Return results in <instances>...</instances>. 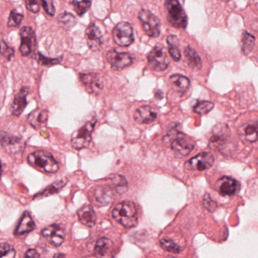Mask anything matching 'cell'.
Here are the masks:
<instances>
[{"label":"cell","instance_id":"obj_9","mask_svg":"<svg viewBox=\"0 0 258 258\" xmlns=\"http://www.w3.org/2000/svg\"><path fill=\"white\" fill-rule=\"evenodd\" d=\"M106 58L110 66L114 70L120 71L134 62V58L127 52H119L116 49H111L106 54Z\"/></svg>","mask_w":258,"mask_h":258},{"label":"cell","instance_id":"obj_40","mask_svg":"<svg viewBox=\"0 0 258 258\" xmlns=\"http://www.w3.org/2000/svg\"><path fill=\"white\" fill-rule=\"evenodd\" d=\"M25 6L27 10L31 13H38L40 12V7L39 0H25Z\"/></svg>","mask_w":258,"mask_h":258},{"label":"cell","instance_id":"obj_3","mask_svg":"<svg viewBox=\"0 0 258 258\" xmlns=\"http://www.w3.org/2000/svg\"><path fill=\"white\" fill-rule=\"evenodd\" d=\"M167 19L169 23L176 28L185 29L188 24V17L178 0H165Z\"/></svg>","mask_w":258,"mask_h":258},{"label":"cell","instance_id":"obj_30","mask_svg":"<svg viewBox=\"0 0 258 258\" xmlns=\"http://www.w3.org/2000/svg\"><path fill=\"white\" fill-rule=\"evenodd\" d=\"M255 42H256V38L254 36L251 35L245 31L243 32L241 49L244 55H249L253 51L255 46Z\"/></svg>","mask_w":258,"mask_h":258},{"label":"cell","instance_id":"obj_8","mask_svg":"<svg viewBox=\"0 0 258 258\" xmlns=\"http://www.w3.org/2000/svg\"><path fill=\"white\" fill-rule=\"evenodd\" d=\"M112 36L118 46H130L134 42V28L129 22H120L113 29Z\"/></svg>","mask_w":258,"mask_h":258},{"label":"cell","instance_id":"obj_16","mask_svg":"<svg viewBox=\"0 0 258 258\" xmlns=\"http://www.w3.org/2000/svg\"><path fill=\"white\" fill-rule=\"evenodd\" d=\"M239 188V182L229 176H223L215 184L216 189L223 196H234Z\"/></svg>","mask_w":258,"mask_h":258},{"label":"cell","instance_id":"obj_6","mask_svg":"<svg viewBox=\"0 0 258 258\" xmlns=\"http://www.w3.org/2000/svg\"><path fill=\"white\" fill-rule=\"evenodd\" d=\"M231 133L229 126L225 123L216 125L211 131L209 139V147L214 150H220L228 145L230 140Z\"/></svg>","mask_w":258,"mask_h":258},{"label":"cell","instance_id":"obj_44","mask_svg":"<svg viewBox=\"0 0 258 258\" xmlns=\"http://www.w3.org/2000/svg\"><path fill=\"white\" fill-rule=\"evenodd\" d=\"M155 96L156 99L161 100V99H162L163 98H164V93H163V92L161 91V90H156V92L155 93Z\"/></svg>","mask_w":258,"mask_h":258},{"label":"cell","instance_id":"obj_42","mask_svg":"<svg viewBox=\"0 0 258 258\" xmlns=\"http://www.w3.org/2000/svg\"><path fill=\"white\" fill-rule=\"evenodd\" d=\"M42 6L44 9L46 14L50 16H53L55 13V9L54 7L52 0H41Z\"/></svg>","mask_w":258,"mask_h":258},{"label":"cell","instance_id":"obj_17","mask_svg":"<svg viewBox=\"0 0 258 258\" xmlns=\"http://www.w3.org/2000/svg\"><path fill=\"white\" fill-rule=\"evenodd\" d=\"M158 117L156 111L149 105L140 107L134 114V120L140 124H149L155 121Z\"/></svg>","mask_w":258,"mask_h":258},{"label":"cell","instance_id":"obj_36","mask_svg":"<svg viewBox=\"0 0 258 258\" xmlns=\"http://www.w3.org/2000/svg\"><path fill=\"white\" fill-rule=\"evenodd\" d=\"M16 252L14 247L7 243H0V258H13Z\"/></svg>","mask_w":258,"mask_h":258},{"label":"cell","instance_id":"obj_7","mask_svg":"<svg viewBox=\"0 0 258 258\" xmlns=\"http://www.w3.org/2000/svg\"><path fill=\"white\" fill-rule=\"evenodd\" d=\"M149 67L155 72H164L170 66V60L165 49L161 46H155L147 55Z\"/></svg>","mask_w":258,"mask_h":258},{"label":"cell","instance_id":"obj_24","mask_svg":"<svg viewBox=\"0 0 258 258\" xmlns=\"http://www.w3.org/2000/svg\"><path fill=\"white\" fill-rule=\"evenodd\" d=\"M170 83L175 91L180 95L185 94L191 85V82L188 78L178 74L170 77Z\"/></svg>","mask_w":258,"mask_h":258},{"label":"cell","instance_id":"obj_32","mask_svg":"<svg viewBox=\"0 0 258 258\" xmlns=\"http://www.w3.org/2000/svg\"><path fill=\"white\" fill-rule=\"evenodd\" d=\"M160 244L164 250L171 252V253H179L184 249L183 247L170 238H162L160 240Z\"/></svg>","mask_w":258,"mask_h":258},{"label":"cell","instance_id":"obj_39","mask_svg":"<svg viewBox=\"0 0 258 258\" xmlns=\"http://www.w3.org/2000/svg\"><path fill=\"white\" fill-rule=\"evenodd\" d=\"M203 205L204 207H205L208 211H211V212L215 211L216 208H217V202L213 201L211 196L208 194V193L204 196Z\"/></svg>","mask_w":258,"mask_h":258},{"label":"cell","instance_id":"obj_5","mask_svg":"<svg viewBox=\"0 0 258 258\" xmlns=\"http://www.w3.org/2000/svg\"><path fill=\"white\" fill-rule=\"evenodd\" d=\"M139 20L143 29L148 36L158 37L161 34V22L152 12L147 10H141L138 15Z\"/></svg>","mask_w":258,"mask_h":258},{"label":"cell","instance_id":"obj_35","mask_svg":"<svg viewBox=\"0 0 258 258\" xmlns=\"http://www.w3.org/2000/svg\"><path fill=\"white\" fill-rule=\"evenodd\" d=\"M60 24L66 30L72 29L77 24V19L73 15L69 13H64L59 16L58 19Z\"/></svg>","mask_w":258,"mask_h":258},{"label":"cell","instance_id":"obj_28","mask_svg":"<svg viewBox=\"0 0 258 258\" xmlns=\"http://www.w3.org/2000/svg\"><path fill=\"white\" fill-rule=\"evenodd\" d=\"M68 179H62L60 180L56 181L54 183L51 184L49 186L46 187L43 191L39 194L36 195L34 196V199H40V198L47 197V196H52V195L58 193V191H61L66 184H67Z\"/></svg>","mask_w":258,"mask_h":258},{"label":"cell","instance_id":"obj_13","mask_svg":"<svg viewBox=\"0 0 258 258\" xmlns=\"http://www.w3.org/2000/svg\"><path fill=\"white\" fill-rule=\"evenodd\" d=\"M80 80L84 84L87 91L91 94H99L103 89V81L98 74H81Z\"/></svg>","mask_w":258,"mask_h":258},{"label":"cell","instance_id":"obj_34","mask_svg":"<svg viewBox=\"0 0 258 258\" xmlns=\"http://www.w3.org/2000/svg\"><path fill=\"white\" fill-rule=\"evenodd\" d=\"M214 104L209 101H199L193 108V111L199 114H206L212 111Z\"/></svg>","mask_w":258,"mask_h":258},{"label":"cell","instance_id":"obj_46","mask_svg":"<svg viewBox=\"0 0 258 258\" xmlns=\"http://www.w3.org/2000/svg\"><path fill=\"white\" fill-rule=\"evenodd\" d=\"M56 256H64V255L61 254V253H60V254L55 255V256H54V257H56Z\"/></svg>","mask_w":258,"mask_h":258},{"label":"cell","instance_id":"obj_41","mask_svg":"<svg viewBox=\"0 0 258 258\" xmlns=\"http://www.w3.org/2000/svg\"><path fill=\"white\" fill-rule=\"evenodd\" d=\"M62 59V58H46V57L43 56V55H40L39 56L38 61L40 64H41L42 66H54V64H58L61 61V60Z\"/></svg>","mask_w":258,"mask_h":258},{"label":"cell","instance_id":"obj_43","mask_svg":"<svg viewBox=\"0 0 258 258\" xmlns=\"http://www.w3.org/2000/svg\"><path fill=\"white\" fill-rule=\"evenodd\" d=\"M25 257H40V254L35 249H29L25 253Z\"/></svg>","mask_w":258,"mask_h":258},{"label":"cell","instance_id":"obj_14","mask_svg":"<svg viewBox=\"0 0 258 258\" xmlns=\"http://www.w3.org/2000/svg\"><path fill=\"white\" fill-rule=\"evenodd\" d=\"M0 145L9 153L17 154L25 148V143L22 139L10 134L0 132Z\"/></svg>","mask_w":258,"mask_h":258},{"label":"cell","instance_id":"obj_38","mask_svg":"<svg viewBox=\"0 0 258 258\" xmlns=\"http://www.w3.org/2000/svg\"><path fill=\"white\" fill-rule=\"evenodd\" d=\"M0 54L7 59L11 60V58L14 56L15 49L9 46L5 41L2 40L0 42Z\"/></svg>","mask_w":258,"mask_h":258},{"label":"cell","instance_id":"obj_18","mask_svg":"<svg viewBox=\"0 0 258 258\" xmlns=\"http://www.w3.org/2000/svg\"><path fill=\"white\" fill-rule=\"evenodd\" d=\"M257 122L244 123L238 129V134L244 143H255L257 140Z\"/></svg>","mask_w":258,"mask_h":258},{"label":"cell","instance_id":"obj_2","mask_svg":"<svg viewBox=\"0 0 258 258\" xmlns=\"http://www.w3.org/2000/svg\"><path fill=\"white\" fill-rule=\"evenodd\" d=\"M28 161L33 167L47 173H56L59 164L52 154L44 150H38L30 154Z\"/></svg>","mask_w":258,"mask_h":258},{"label":"cell","instance_id":"obj_25","mask_svg":"<svg viewBox=\"0 0 258 258\" xmlns=\"http://www.w3.org/2000/svg\"><path fill=\"white\" fill-rule=\"evenodd\" d=\"M113 242L110 238L102 237L99 238L95 246V255L99 257H107L111 256Z\"/></svg>","mask_w":258,"mask_h":258},{"label":"cell","instance_id":"obj_27","mask_svg":"<svg viewBox=\"0 0 258 258\" xmlns=\"http://www.w3.org/2000/svg\"><path fill=\"white\" fill-rule=\"evenodd\" d=\"M187 64L193 71H199L202 68V61L200 55L191 46H187L184 50Z\"/></svg>","mask_w":258,"mask_h":258},{"label":"cell","instance_id":"obj_47","mask_svg":"<svg viewBox=\"0 0 258 258\" xmlns=\"http://www.w3.org/2000/svg\"><path fill=\"white\" fill-rule=\"evenodd\" d=\"M223 1H224V2H229L230 0H223Z\"/></svg>","mask_w":258,"mask_h":258},{"label":"cell","instance_id":"obj_26","mask_svg":"<svg viewBox=\"0 0 258 258\" xmlns=\"http://www.w3.org/2000/svg\"><path fill=\"white\" fill-rule=\"evenodd\" d=\"M49 114L46 110L37 109L28 116V120L30 124L35 128L40 129L46 124Z\"/></svg>","mask_w":258,"mask_h":258},{"label":"cell","instance_id":"obj_20","mask_svg":"<svg viewBox=\"0 0 258 258\" xmlns=\"http://www.w3.org/2000/svg\"><path fill=\"white\" fill-rule=\"evenodd\" d=\"M28 93H29V90L27 87H22L20 92L16 95L10 108L13 115L19 117L22 114L28 104L27 96Z\"/></svg>","mask_w":258,"mask_h":258},{"label":"cell","instance_id":"obj_10","mask_svg":"<svg viewBox=\"0 0 258 258\" xmlns=\"http://www.w3.org/2000/svg\"><path fill=\"white\" fill-rule=\"evenodd\" d=\"M215 158L211 152H202L196 155L194 158H191L185 164L186 168L190 170H208L214 165Z\"/></svg>","mask_w":258,"mask_h":258},{"label":"cell","instance_id":"obj_4","mask_svg":"<svg viewBox=\"0 0 258 258\" xmlns=\"http://www.w3.org/2000/svg\"><path fill=\"white\" fill-rule=\"evenodd\" d=\"M96 123V119L94 117L72 134V146L74 149L81 150L90 146Z\"/></svg>","mask_w":258,"mask_h":258},{"label":"cell","instance_id":"obj_29","mask_svg":"<svg viewBox=\"0 0 258 258\" xmlns=\"http://www.w3.org/2000/svg\"><path fill=\"white\" fill-rule=\"evenodd\" d=\"M167 44H168V51L171 58L176 62L180 61L182 55L179 50V41L176 36L170 35L167 38Z\"/></svg>","mask_w":258,"mask_h":258},{"label":"cell","instance_id":"obj_37","mask_svg":"<svg viewBox=\"0 0 258 258\" xmlns=\"http://www.w3.org/2000/svg\"><path fill=\"white\" fill-rule=\"evenodd\" d=\"M23 18V15L17 13L16 10H13L11 13H10L7 25H8L10 28H18V27L21 25V23H22Z\"/></svg>","mask_w":258,"mask_h":258},{"label":"cell","instance_id":"obj_22","mask_svg":"<svg viewBox=\"0 0 258 258\" xmlns=\"http://www.w3.org/2000/svg\"><path fill=\"white\" fill-rule=\"evenodd\" d=\"M94 198L97 205L100 206L109 205L114 200V191L109 186H99L96 188Z\"/></svg>","mask_w":258,"mask_h":258},{"label":"cell","instance_id":"obj_45","mask_svg":"<svg viewBox=\"0 0 258 258\" xmlns=\"http://www.w3.org/2000/svg\"><path fill=\"white\" fill-rule=\"evenodd\" d=\"M2 173H3L2 163H1V161H0V178H1V176H2Z\"/></svg>","mask_w":258,"mask_h":258},{"label":"cell","instance_id":"obj_12","mask_svg":"<svg viewBox=\"0 0 258 258\" xmlns=\"http://www.w3.org/2000/svg\"><path fill=\"white\" fill-rule=\"evenodd\" d=\"M41 234L50 244L55 247L61 245L66 238V230L62 226L58 224H52L46 226L42 230Z\"/></svg>","mask_w":258,"mask_h":258},{"label":"cell","instance_id":"obj_19","mask_svg":"<svg viewBox=\"0 0 258 258\" xmlns=\"http://www.w3.org/2000/svg\"><path fill=\"white\" fill-rule=\"evenodd\" d=\"M172 150L177 158H183L188 155L194 149L195 146L184 137H176L170 143Z\"/></svg>","mask_w":258,"mask_h":258},{"label":"cell","instance_id":"obj_1","mask_svg":"<svg viewBox=\"0 0 258 258\" xmlns=\"http://www.w3.org/2000/svg\"><path fill=\"white\" fill-rule=\"evenodd\" d=\"M112 217L125 228H132L138 224V211L134 202L123 201L114 207Z\"/></svg>","mask_w":258,"mask_h":258},{"label":"cell","instance_id":"obj_21","mask_svg":"<svg viewBox=\"0 0 258 258\" xmlns=\"http://www.w3.org/2000/svg\"><path fill=\"white\" fill-rule=\"evenodd\" d=\"M79 221L87 227H93L96 223V214L93 207L85 205L78 211Z\"/></svg>","mask_w":258,"mask_h":258},{"label":"cell","instance_id":"obj_31","mask_svg":"<svg viewBox=\"0 0 258 258\" xmlns=\"http://www.w3.org/2000/svg\"><path fill=\"white\" fill-rule=\"evenodd\" d=\"M71 4L73 6L77 14L83 16L90 10L92 3L90 0H71Z\"/></svg>","mask_w":258,"mask_h":258},{"label":"cell","instance_id":"obj_15","mask_svg":"<svg viewBox=\"0 0 258 258\" xmlns=\"http://www.w3.org/2000/svg\"><path fill=\"white\" fill-rule=\"evenodd\" d=\"M85 37L87 45L92 51L100 50L103 44V36L99 27L91 24L86 30Z\"/></svg>","mask_w":258,"mask_h":258},{"label":"cell","instance_id":"obj_33","mask_svg":"<svg viewBox=\"0 0 258 258\" xmlns=\"http://www.w3.org/2000/svg\"><path fill=\"white\" fill-rule=\"evenodd\" d=\"M112 182L117 193L123 194L126 192L128 188V182L126 178L123 177L121 175L116 174L113 176Z\"/></svg>","mask_w":258,"mask_h":258},{"label":"cell","instance_id":"obj_11","mask_svg":"<svg viewBox=\"0 0 258 258\" xmlns=\"http://www.w3.org/2000/svg\"><path fill=\"white\" fill-rule=\"evenodd\" d=\"M20 52L23 56H29L32 52L34 46H36V35L31 27H23L21 29Z\"/></svg>","mask_w":258,"mask_h":258},{"label":"cell","instance_id":"obj_23","mask_svg":"<svg viewBox=\"0 0 258 258\" xmlns=\"http://www.w3.org/2000/svg\"><path fill=\"white\" fill-rule=\"evenodd\" d=\"M36 225L28 212H25L19 221V225L15 230V235H21L29 233L35 229Z\"/></svg>","mask_w":258,"mask_h":258}]
</instances>
